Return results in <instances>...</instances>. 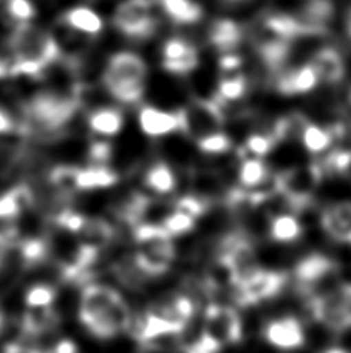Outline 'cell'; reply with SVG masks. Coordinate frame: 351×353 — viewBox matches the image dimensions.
Returning a JSON list of instances; mask_svg holds the SVG:
<instances>
[{"mask_svg": "<svg viewBox=\"0 0 351 353\" xmlns=\"http://www.w3.org/2000/svg\"><path fill=\"white\" fill-rule=\"evenodd\" d=\"M79 319L93 336L110 339L129 329L130 310L116 290L93 283L81 294Z\"/></svg>", "mask_w": 351, "mask_h": 353, "instance_id": "obj_1", "label": "cell"}, {"mask_svg": "<svg viewBox=\"0 0 351 353\" xmlns=\"http://www.w3.org/2000/svg\"><path fill=\"white\" fill-rule=\"evenodd\" d=\"M12 65L10 73L37 77L59 58L58 42L47 31L28 23H19L11 37Z\"/></svg>", "mask_w": 351, "mask_h": 353, "instance_id": "obj_2", "label": "cell"}, {"mask_svg": "<svg viewBox=\"0 0 351 353\" xmlns=\"http://www.w3.org/2000/svg\"><path fill=\"white\" fill-rule=\"evenodd\" d=\"M147 65L141 56L130 52L114 54L105 67L103 83L115 99L125 104L138 103L146 90Z\"/></svg>", "mask_w": 351, "mask_h": 353, "instance_id": "obj_3", "label": "cell"}, {"mask_svg": "<svg viewBox=\"0 0 351 353\" xmlns=\"http://www.w3.org/2000/svg\"><path fill=\"white\" fill-rule=\"evenodd\" d=\"M138 251L135 263L142 274L161 276L171 268L175 259L172 236L162 225L142 223L135 226Z\"/></svg>", "mask_w": 351, "mask_h": 353, "instance_id": "obj_4", "label": "cell"}, {"mask_svg": "<svg viewBox=\"0 0 351 353\" xmlns=\"http://www.w3.org/2000/svg\"><path fill=\"white\" fill-rule=\"evenodd\" d=\"M323 168L321 165H308L291 169L275 176V191L281 194L292 211H304L311 205L312 191L321 183Z\"/></svg>", "mask_w": 351, "mask_h": 353, "instance_id": "obj_5", "label": "cell"}, {"mask_svg": "<svg viewBox=\"0 0 351 353\" xmlns=\"http://www.w3.org/2000/svg\"><path fill=\"white\" fill-rule=\"evenodd\" d=\"M78 110V99L54 93H39L30 101L28 117L36 128L54 132L70 123Z\"/></svg>", "mask_w": 351, "mask_h": 353, "instance_id": "obj_6", "label": "cell"}, {"mask_svg": "<svg viewBox=\"0 0 351 353\" xmlns=\"http://www.w3.org/2000/svg\"><path fill=\"white\" fill-rule=\"evenodd\" d=\"M288 282V274L281 271L254 268L235 287V301L243 307L273 299Z\"/></svg>", "mask_w": 351, "mask_h": 353, "instance_id": "obj_7", "label": "cell"}, {"mask_svg": "<svg viewBox=\"0 0 351 353\" xmlns=\"http://www.w3.org/2000/svg\"><path fill=\"white\" fill-rule=\"evenodd\" d=\"M114 23L131 39H147L158 27L150 0H124L115 11Z\"/></svg>", "mask_w": 351, "mask_h": 353, "instance_id": "obj_8", "label": "cell"}, {"mask_svg": "<svg viewBox=\"0 0 351 353\" xmlns=\"http://www.w3.org/2000/svg\"><path fill=\"white\" fill-rule=\"evenodd\" d=\"M211 336L224 344H235L243 336V325L238 313L231 307L211 304L206 308V329Z\"/></svg>", "mask_w": 351, "mask_h": 353, "instance_id": "obj_9", "label": "cell"}, {"mask_svg": "<svg viewBox=\"0 0 351 353\" xmlns=\"http://www.w3.org/2000/svg\"><path fill=\"white\" fill-rule=\"evenodd\" d=\"M308 307L312 318L328 327L330 330L342 333L351 329V321L341 304L337 288L331 290L328 293L312 296L308 301Z\"/></svg>", "mask_w": 351, "mask_h": 353, "instance_id": "obj_10", "label": "cell"}, {"mask_svg": "<svg viewBox=\"0 0 351 353\" xmlns=\"http://www.w3.org/2000/svg\"><path fill=\"white\" fill-rule=\"evenodd\" d=\"M184 323L177 319H171L164 316L162 313L149 312L142 321L138 323L135 330V338L140 341L144 347L152 349L156 343H160L164 338L180 336L186 329Z\"/></svg>", "mask_w": 351, "mask_h": 353, "instance_id": "obj_11", "label": "cell"}, {"mask_svg": "<svg viewBox=\"0 0 351 353\" xmlns=\"http://www.w3.org/2000/svg\"><path fill=\"white\" fill-rule=\"evenodd\" d=\"M337 273V265L323 254H311L297 263L294 270L296 285L300 293L311 294L319 283Z\"/></svg>", "mask_w": 351, "mask_h": 353, "instance_id": "obj_12", "label": "cell"}, {"mask_svg": "<svg viewBox=\"0 0 351 353\" xmlns=\"http://www.w3.org/2000/svg\"><path fill=\"white\" fill-rule=\"evenodd\" d=\"M162 67L172 74H187L200 64L198 50L183 37H171L161 50Z\"/></svg>", "mask_w": 351, "mask_h": 353, "instance_id": "obj_13", "label": "cell"}, {"mask_svg": "<svg viewBox=\"0 0 351 353\" xmlns=\"http://www.w3.org/2000/svg\"><path fill=\"white\" fill-rule=\"evenodd\" d=\"M265 338L269 344L281 350H294L305 344L302 325L292 316L271 321L265 329Z\"/></svg>", "mask_w": 351, "mask_h": 353, "instance_id": "obj_14", "label": "cell"}, {"mask_svg": "<svg viewBox=\"0 0 351 353\" xmlns=\"http://www.w3.org/2000/svg\"><path fill=\"white\" fill-rule=\"evenodd\" d=\"M321 225L323 231L334 241L351 243V203L330 205L321 214Z\"/></svg>", "mask_w": 351, "mask_h": 353, "instance_id": "obj_15", "label": "cell"}, {"mask_svg": "<svg viewBox=\"0 0 351 353\" xmlns=\"http://www.w3.org/2000/svg\"><path fill=\"white\" fill-rule=\"evenodd\" d=\"M138 119H140L141 130L149 137H162L175 130H181L180 110L171 113L146 105L140 110Z\"/></svg>", "mask_w": 351, "mask_h": 353, "instance_id": "obj_16", "label": "cell"}, {"mask_svg": "<svg viewBox=\"0 0 351 353\" xmlns=\"http://www.w3.org/2000/svg\"><path fill=\"white\" fill-rule=\"evenodd\" d=\"M73 236H76L79 245L99 253L114 241L115 230L114 226L103 219L85 217L81 228Z\"/></svg>", "mask_w": 351, "mask_h": 353, "instance_id": "obj_17", "label": "cell"}, {"mask_svg": "<svg viewBox=\"0 0 351 353\" xmlns=\"http://www.w3.org/2000/svg\"><path fill=\"white\" fill-rule=\"evenodd\" d=\"M310 64L315 67L319 81L328 84H337L343 79L345 74V64L339 52L334 48H322L312 56Z\"/></svg>", "mask_w": 351, "mask_h": 353, "instance_id": "obj_18", "label": "cell"}, {"mask_svg": "<svg viewBox=\"0 0 351 353\" xmlns=\"http://www.w3.org/2000/svg\"><path fill=\"white\" fill-rule=\"evenodd\" d=\"M319 83V77L311 64L299 67L280 77L277 81V90L284 94L308 93Z\"/></svg>", "mask_w": 351, "mask_h": 353, "instance_id": "obj_19", "label": "cell"}, {"mask_svg": "<svg viewBox=\"0 0 351 353\" xmlns=\"http://www.w3.org/2000/svg\"><path fill=\"white\" fill-rule=\"evenodd\" d=\"M243 39L242 28L231 19H220L211 25L209 42L222 53H231L240 46Z\"/></svg>", "mask_w": 351, "mask_h": 353, "instance_id": "obj_20", "label": "cell"}, {"mask_svg": "<svg viewBox=\"0 0 351 353\" xmlns=\"http://www.w3.org/2000/svg\"><path fill=\"white\" fill-rule=\"evenodd\" d=\"M333 12L334 10L330 0H310L304 6L302 16L299 17V21L310 30L311 34H321L327 28L328 22L333 17Z\"/></svg>", "mask_w": 351, "mask_h": 353, "instance_id": "obj_21", "label": "cell"}, {"mask_svg": "<svg viewBox=\"0 0 351 353\" xmlns=\"http://www.w3.org/2000/svg\"><path fill=\"white\" fill-rule=\"evenodd\" d=\"M64 21L70 28L89 36H96L104 28L101 16L95 10L87 8V6H74V8L68 10L64 16Z\"/></svg>", "mask_w": 351, "mask_h": 353, "instance_id": "obj_22", "label": "cell"}, {"mask_svg": "<svg viewBox=\"0 0 351 353\" xmlns=\"http://www.w3.org/2000/svg\"><path fill=\"white\" fill-rule=\"evenodd\" d=\"M58 324V314L53 307H27L22 327L28 335H42Z\"/></svg>", "mask_w": 351, "mask_h": 353, "instance_id": "obj_23", "label": "cell"}, {"mask_svg": "<svg viewBox=\"0 0 351 353\" xmlns=\"http://www.w3.org/2000/svg\"><path fill=\"white\" fill-rule=\"evenodd\" d=\"M161 6L166 14L180 25L197 23L203 17L202 5L195 0H161Z\"/></svg>", "mask_w": 351, "mask_h": 353, "instance_id": "obj_24", "label": "cell"}, {"mask_svg": "<svg viewBox=\"0 0 351 353\" xmlns=\"http://www.w3.org/2000/svg\"><path fill=\"white\" fill-rule=\"evenodd\" d=\"M33 194L27 186H16L0 195V219L16 217L33 205Z\"/></svg>", "mask_w": 351, "mask_h": 353, "instance_id": "obj_25", "label": "cell"}, {"mask_svg": "<svg viewBox=\"0 0 351 353\" xmlns=\"http://www.w3.org/2000/svg\"><path fill=\"white\" fill-rule=\"evenodd\" d=\"M89 125L98 135L115 137L123 129L124 117L116 109H99L90 115Z\"/></svg>", "mask_w": 351, "mask_h": 353, "instance_id": "obj_26", "label": "cell"}, {"mask_svg": "<svg viewBox=\"0 0 351 353\" xmlns=\"http://www.w3.org/2000/svg\"><path fill=\"white\" fill-rule=\"evenodd\" d=\"M118 181V175L103 165L95 168L79 169L78 189L79 191H90V189L110 188Z\"/></svg>", "mask_w": 351, "mask_h": 353, "instance_id": "obj_27", "label": "cell"}, {"mask_svg": "<svg viewBox=\"0 0 351 353\" xmlns=\"http://www.w3.org/2000/svg\"><path fill=\"white\" fill-rule=\"evenodd\" d=\"M248 90V79L244 74L234 72L224 73V77L218 83V101H237L243 98V94Z\"/></svg>", "mask_w": 351, "mask_h": 353, "instance_id": "obj_28", "label": "cell"}, {"mask_svg": "<svg viewBox=\"0 0 351 353\" xmlns=\"http://www.w3.org/2000/svg\"><path fill=\"white\" fill-rule=\"evenodd\" d=\"M269 234L275 242H294L302 234V228L296 217L285 214V216H279L273 220Z\"/></svg>", "mask_w": 351, "mask_h": 353, "instance_id": "obj_29", "label": "cell"}, {"mask_svg": "<svg viewBox=\"0 0 351 353\" xmlns=\"http://www.w3.org/2000/svg\"><path fill=\"white\" fill-rule=\"evenodd\" d=\"M146 185L160 194H167L173 191L175 176L172 169L166 163H156L146 174Z\"/></svg>", "mask_w": 351, "mask_h": 353, "instance_id": "obj_30", "label": "cell"}, {"mask_svg": "<svg viewBox=\"0 0 351 353\" xmlns=\"http://www.w3.org/2000/svg\"><path fill=\"white\" fill-rule=\"evenodd\" d=\"M78 174L79 169L73 166H58L50 174V181L53 188L62 195H72L78 189Z\"/></svg>", "mask_w": 351, "mask_h": 353, "instance_id": "obj_31", "label": "cell"}, {"mask_svg": "<svg viewBox=\"0 0 351 353\" xmlns=\"http://www.w3.org/2000/svg\"><path fill=\"white\" fill-rule=\"evenodd\" d=\"M333 138L334 137L331 134V130H325L316 124L304 125V134H302L304 146L312 154H319L322 152V150L328 149L331 141H333Z\"/></svg>", "mask_w": 351, "mask_h": 353, "instance_id": "obj_32", "label": "cell"}, {"mask_svg": "<svg viewBox=\"0 0 351 353\" xmlns=\"http://www.w3.org/2000/svg\"><path fill=\"white\" fill-rule=\"evenodd\" d=\"M268 169L260 160H246L240 169V183L244 188H255L266 179Z\"/></svg>", "mask_w": 351, "mask_h": 353, "instance_id": "obj_33", "label": "cell"}, {"mask_svg": "<svg viewBox=\"0 0 351 353\" xmlns=\"http://www.w3.org/2000/svg\"><path fill=\"white\" fill-rule=\"evenodd\" d=\"M197 144L198 149L204 154H224L233 146L229 137L220 134V132H211L208 135L197 138Z\"/></svg>", "mask_w": 351, "mask_h": 353, "instance_id": "obj_34", "label": "cell"}, {"mask_svg": "<svg viewBox=\"0 0 351 353\" xmlns=\"http://www.w3.org/2000/svg\"><path fill=\"white\" fill-rule=\"evenodd\" d=\"M164 316L171 319L181 321V323L187 324L192 319L193 313H195V307H193V302L189 298H184V296H178L172 301V304L164 312H161Z\"/></svg>", "mask_w": 351, "mask_h": 353, "instance_id": "obj_35", "label": "cell"}, {"mask_svg": "<svg viewBox=\"0 0 351 353\" xmlns=\"http://www.w3.org/2000/svg\"><path fill=\"white\" fill-rule=\"evenodd\" d=\"M162 226H164L171 236H181L193 230V226H195V219L187 216L184 212L173 211L171 216H167L164 219Z\"/></svg>", "mask_w": 351, "mask_h": 353, "instance_id": "obj_36", "label": "cell"}, {"mask_svg": "<svg viewBox=\"0 0 351 353\" xmlns=\"http://www.w3.org/2000/svg\"><path fill=\"white\" fill-rule=\"evenodd\" d=\"M56 293L48 285H34L28 290L25 296V304L27 307H53Z\"/></svg>", "mask_w": 351, "mask_h": 353, "instance_id": "obj_37", "label": "cell"}, {"mask_svg": "<svg viewBox=\"0 0 351 353\" xmlns=\"http://www.w3.org/2000/svg\"><path fill=\"white\" fill-rule=\"evenodd\" d=\"M6 12L19 23H28L36 16V10L30 0H6Z\"/></svg>", "mask_w": 351, "mask_h": 353, "instance_id": "obj_38", "label": "cell"}, {"mask_svg": "<svg viewBox=\"0 0 351 353\" xmlns=\"http://www.w3.org/2000/svg\"><path fill=\"white\" fill-rule=\"evenodd\" d=\"M323 169L333 174H348L351 169V150H334L325 159Z\"/></svg>", "mask_w": 351, "mask_h": 353, "instance_id": "obj_39", "label": "cell"}, {"mask_svg": "<svg viewBox=\"0 0 351 353\" xmlns=\"http://www.w3.org/2000/svg\"><path fill=\"white\" fill-rule=\"evenodd\" d=\"M175 211L184 212L187 216L197 219L208 211V201L192 197V195H186V197H181L175 201Z\"/></svg>", "mask_w": 351, "mask_h": 353, "instance_id": "obj_40", "label": "cell"}, {"mask_svg": "<svg viewBox=\"0 0 351 353\" xmlns=\"http://www.w3.org/2000/svg\"><path fill=\"white\" fill-rule=\"evenodd\" d=\"M275 144L277 141L273 135H251L246 141V149L257 157H265L271 152Z\"/></svg>", "mask_w": 351, "mask_h": 353, "instance_id": "obj_41", "label": "cell"}, {"mask_svg": "<svg viewBox=\"0 0 351 353\" xmlns=\"http://www.w3.org/2000/svg\"><path fill=\"white\" fill-rule=\"evenodd\" d=\"M223 349V344L215 339L214 336H211L208 332L202 333L195 343H192L189 347L184 350V353H220Z\"/></svg>", "mask_w": 351, "mask_h": 353, "instance_id": "obj_42", "label": "cell"}, {"mask_svg": "<svg viewBox=\"0 0 351 353\" xmlns=\"http://www.w3.org/2000/svg\"><path fill=\"white\" fill-rule=\"evenodd\" d=\"M110 154H111V148L110 144L105 141H96L90 149L92 160L95 161L96 165H104V163H107L110 160Z\"/></svg>", "mask_w": 351, "mask_h": 353, "instance_id": "obj_43", "label": "cell"}, {"mask_svg": "<svg viewBox=\"0 0 351 353\" xmlns=\"http://www.w3.org/2000/svg\"><path fill=\"white\" fill-rule=\"evenodd\" d=\"M242 67V58L233 53H224L220 59V68L224 73H234Z\"/></svg>", "mask_w": 351, "mask_h": 353, "instance_id": "obj_44", "label": "cell"}, {"mask_svg": "<svg viewBox=\"0 0 351 353\" xmlns=\"http://www.w3.org/2000/svg\"><path fill=\"white\" fill-rule=\"evenodd\" d=\"M337 293H339L343 310H345L347 316L351 321V283H342V285L337 287Z\"/></svg>", "mask_w": 351, "mask_h": 353, "instance_id": "obj_45", "label": "cell"}, {"mask_svg": "<svg viewBox=\"0 0 351 353\" xmlns=\"http://www.w3.org/2000/svg\"><path fill=\"white\" fill-rule=\"evenodd\" d=\"M14 129V124H12V119L10 118L8 113L0 110V134H8Z\"/></svg>", "mask_w": 351, "mask_h": 353, "instance_id": "obj_46", "label": "cell"}, {"mask_svg": "<svg viewBox=\"0 0 351 353\" xmlns=\"http://www.w3.org/2000/svg\"><path fill=\"white\" fill-rule=\"evenodd\" d=\"M76 345H74L72 341H68V339H64V341H61L54 345L53 353H76Z\"/></svg>", "mask_w": 351, "mask_h": 353, "instance_id": "obj_47", "label": "cell"}, {"mask_svg": "<svg viewBox=\"0 0 351 353\" xmlns=\"http://www.w3.org/2000/svg\"><path fill=\"white\" fill-rule=\"evenodd\" d=\"M3 353H41L34 349H28V347H23V345H17V344H10L6 345V349Z\"/></svg>", "mask_w": 351, "mask_h": 353, "instance_id": "obj_48", "label": "cell"}, {"mask_svg": "<svg viewBox=\"0 0 351 353\" xmlns=\"http://www.w3.org/2000/svg\"><path fill=\"white\" fill-rule=\"evenodd\" d=\"M6 248H8V242H6V237L3 234H0V265H2V262L5 259Z\"/></svg>", "mask_w": 351, "mask_h": 353, "instance_id": "obj_49", "label": "cell"}, {"mask_svg": "<svg viewBox=\"0 0 351 353\" xmlns=\"http://www.w3.org/2000/svg\"><path fill=\"white\" fill-rule=\"evenodd\" d=\"M6 73H10V68L6 67V64L3 61H0V78H3Z\"/></svg>", "mask_w": 351, "mask_h": 353, "instance_id": "obj_50", "label": "cell"}, {"mask_svg": "<svg viewBox=\"0 0 351 353\" xmlns=\"http://www.w3.org/2000/svg\"><path fill=\"white\" fill-rule=\"evenodd\" d=\"M325 353H350V352L343 350V349H330V350H327Z\"/></svg>", "mask_w": 351, "mask_h": 353, "instance_id": "obj_51", "label": "cell"}, {"mask_svg": "<svg viewBox=\"0 0 351 353\" xmlns=\"http://www.w3.org/2000/svg\"><path fill=\"white\" fill-rule=\"evenodd\" d=\"M2 324H3V310H2V305H0V329H2Z\"/></svg>", "mask_w": 351, "mask_h": 353, "instance_id": "obj_52", "label": "cell"}, {"mask_svg": "<svg viewBox=\"0 0 351 353\" xmlns=\"http://www.w3.org/2000/svg\"><path fill=\"white\" fill-rule=\"evenodd\" d=\"M224 2H229V3H237V2H243V0H224Z\"/></svg>", "mask_w": 351, "mask_h": 353, "instance_id": "obj_53", "label": "cell"}, {"mask_svg": "<svg viewBox=\"0 0 351 353\" xmlns=\"http://www.w3.org/2000/svg\"><path fill=\"white\" fill-rule=\"evenodd\" d=\"M348 27H350V34H351V14H350V22H348Z\"/></svg>", "mask_w": 351, "mask_h": 353, "instance_id": "obj_54", "label": "cell"}]
</instances>
